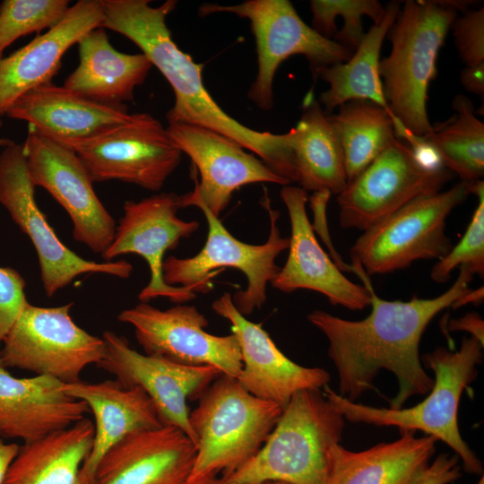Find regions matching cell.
<instances>
[{"label":"cell","instance_id":"1","mask_svg":"<svg viewBox=\"0 0 484 484\" xmlns=\"http://www.w3.org/2000/svg\"><path fill=\"white\" fill-rule=\"evenodd\" d=\"M453 285L432 298L414 297L409 301L385 300L372 286L371 312L358 321L314 310L307 320L328 341V356L336 368L338 394L356 402L364 393L376 390L380 370L392 372L399 390L389 408L401 409L414 395L428 393L434 379L423 368L419 356L421 337L432 319L469 290L473 274L463 267Z\"/></svg>","mask_w":484,"mask_h":484},{"label":"cell","instance_id":"2","mask_svg":"<svg viewBox=\"0 0 484 484\" xmlns=\"http://www.w3.org/2000/svg\"><path fill=\"white\" fill-rule=\"evenodd\" d=\"M102 28L129 39L142 50L170 84L175 103L167 113L169 124L185 123L223 134L258 155L275 174L297 183L292 132L277 134L258 132L229 116L203 85V65L183 52L173 41L166 23L177 1L158 7L148 0H101Z\"/></svg>","mask_w":484,"mask_h":484},{"label":"cell","instance_id":"3","mask_svg":"<svg viewBox=\"0 0 484 484\" xmlns=\"http://www.w3.org/2000/svg\"><path fill=\"white\" fill-rule=\"evenodd\" d=\"M469 5V1L408 0L401 6L387 33L391 52L379 63L396 137L410 132L420 138L432 131L427 99L438 53L458 11L463 13Z\"/></svg>","mask_w":484,"mask_h":484},{"label":"cell","instance_id":"4","mask_svg":"<svg viewBox=\"0 0 484 484\" xmlns=\"http://www.w3.org/2000/svg\"><path fill=\"white\" fill-rule=\"evenodd\" d=\"M482 350L483 344L470 337L462 339L456 351L439 347L425 354L421 362L433 371L434 384L428 396L413 407L391 409L365 405L341 396L328 385L322 388L323 393L345 420L396 427L400 432L422 431L452 448L465 471L482 475V463L462 437L458 425L461 396L478 376Z\"/></svg>","mask_w":484,"mask_h":484},{"label":"cell","instance_id":"5","mask_svg":"<svg viewBox=\"0 0 484 484\" xmlns=\"http://www.w3.org/2000/svg\"><path fill=\"white\" fill-rule=\"evenodd\" d=\"M345 419L320 389L293 394L258 453L228 476V484H325L330 448L340 444Z\"/></svg>","mask_w":484,"mask_h":484},{"label":"cell","instance_id":"6","mask_svg":"<svg viewBox=\"0 0 484 484\" xmlns=\"http://www.w3.org/2000/svg\"><path fill=\"white\" fill-rule=\"evenodd\" d=\"M189 413L196 456L187 481L228 476L262 448L283 408L247 392L236 377L220 375Z\"/></svg>","mask_w":484,"mask_h":484},{"label":"cell","instance_id":"7","mask_svg":"<svg viewBox=\"0 0 484 484\" xmlns=\"http://www.w3.org/2000/svg\"><path fill=\"white\" fill-rule=\"evenodd\" d=\"M262 204L270 219L269 237L262 245H250L233 237L220 219L201 202H191L188 206L200 208L206 219L207 238L195 255L186 258L169 256L163 261L165 283L187 288L195 294L206 293L213 288L212 280L220 269L234 268L243 272L247 280L245 290L231 295L234 306L244 316L261 308L267 298V284L281 269L275 259L290 245V238L281 235L278 226L280 212L271 207L266 194Z\"/></svg>","mask_w":484,"mask_h":484},{"label":"cell","instance_id":"8","mask_svg":"<svg viewBox=\"0 0 484 484\" xmlns=\"http://www.w3.org/2000/svg\"><path fill=\"white\" fill-rule=\"evenodd\" d=\"M217 13H233L250 22L257 54V73L247 95L265 111L273 106L275 73L289 57L304 56L315 80L319 70L346 62L354 53L315 32L288 0H247L229 5L207 3L198 10L201 17Z\"/></svg>","mask_w":484,"mask_h":484},{"label":"cell","instance_id":"9","mask_svg":"<svg viewBox=\"0 0 484 484\" xmlns=\"http://www.w3.org/2000/svg\"><path fill=\"white\" fill-rule=\"evenodd\" d=\"M470 194L461 181L410 202L364 231L350 248L352 264L374 275L403 270L418 260L442 259L453 246L445 232L446 219Z\"/></svg>","mask_w":484,"mask_h":484},{"label":"cell","instance_id":"10","mask_svg":"<svg viewBox=\"0 0 484 484\" xmlns=\"http://www.w3.org/2000/svg\"><path fill=\"white\" fill-rule=\"evenodd\" d=\"M72 306L42 307L28 302L2 342L4 366L63 384L80 381L84 368L100 360L104 341L73 322Z\"/></svg>","mask_w":484,"mask_h":484},{"label":"cell","instance_id":"11","mask_svg":"<svg viewBox=\"0 0 484 484\" xmlns=\"http://www.w3.org/2000/svg\"><path fill=\"white\" fill-rule=\"evenodd\" d=\"M454 174L424 169L411 146L395 137L337 194L340 225L366 231L421 196L438 193Z\"/></svg>","mask_w":484,"mask_h":484},{"label":"cell","instance_id":"12","mask_svg":"<svg viewBox=\"0 0 484 484\" xmlns=\"http://www.w3.org/2000/svg\"><path fill=\"white\" fill-rule=\"evenodd\" d=\"M22 145L14 142L0 154V203L31 240L39 258L46 294L52 297L83 273H106L128 278L133 271L125 260L96 263L65 246L39 209Z\"/></svg>","mask_w":484,"mask_h":484},{"label":"cell","instance_id":"13","mask_svg":"<svg viewBox=\"0 0 484 484\" xmlns=\"http://www.w3.org/2000/svg\"><path fill=\"white\" fill-rule=\"evenodd\" d=\"M62 144L77 154L93 182L119 180L150 191L162 188L182 155L148 113H134L130 122L94 138Z\"/></svg>","mask_w":484,"mask_h":484},{"label":"cell","instance_id":"14","mask_svg":"<svg viewBox=\"0 0 484 484\" xmlns=\"http://www.w3.org/2000/svg\"><path fill=\"white\" fill-rule=\"evenodd\" d=\"M33 186L46 189L66 211L73 238L102 255L111 245L116 222L93 189V180L77 154L29 126L22 144Z\"/></svg>","mask_w":484,"mask_h":484},{"label":"cell","instance_id":"15","mask_svg":"<svg viewBox=\"0 0 484 484\" xmlns=\"http://www.w3.org/2000/svg\"><path fill=\"white\" fill-rule=\"evenodd\" d=\"M117 319L134 327L137 342L147 355L183 366L213 367L236 378L242 369L236 335L206 332L208 320L194 306L177 304L160 310L141 302L120 312Z\"/></svg>","mask_w":484,"mask_h":484},{"label":"cell","instance_id":"16","mask_svg":"<svg viewBox=\"0 0 484 484\" xmlns=\"http://www.w3.org/2000/svg\"><path fill=\"white\" fill-rule=\"evenodd\" d=\"M103 355L96 365L126 387L141 388L152 401L164 426L182 430L196 447L187 401L199 399L221 372L210 366H183L140 353L111 331L102 334Z\"/></svg>","mask_w":484,"mask_h":484},{"label":"cell","instance_id":"17","mask_svg":"<svg viewBox=\"0 0 484 484\" xmlns=\"http://www.w3.org/2000/svg\"><path fill=\"white\" fill-rule=\"evenodd\" d=\"M166 129L170 140L191 159L201 177L200 182L195 179L192 192L179 196L180 208L199 201L219 218L229 204L233 193L244 186L290 184L223 134L185 123L169 124Z\"/></svg>","mask_w":484,"mask_h":484},{"label":"cell","instance_id":"18","mask_svg":"<svg viewBox=\"0 0 484 484\" xmlns=\"http://www.w3.org/2000/svg\"><path fill=\"white\" fill-rule=\"evenodd\" d=\"M179 208V195L174 193L125 202L124 216L116 227L114 239L101 255L106 261L130 253L144 258L151 271V280L138 295L141 302L165 297L180 304L196 297L189 289L168 285L163 280L165 253L177 247L182 238L190 237L199 228L196 220L178 218Z\"/></svg>","mask_w":484,"mask_h":484},{"label":"cell","instance_id":"19","mask_svg":"<svg viewBox=\"0 0 484 484\" xmlns=\"http://www.w3.org/2000/svg\"><path fill=\"white\" fill-rule=\"evenodd\" d=\"M212 309L231 324L242 356V369L237 379L253 395L284 408L297 392L321 390L328 385V371L304 367L290 359L261 324L249 321L238 312L230 293L225 292L213 301Z\"/></svg>","mask_w":484,"mask_h":484},{"label":"cell","instance_id":"20","mask_svg":"<svg viewBox=\"0 0 484 484\" xmlns=\"http://www.w3.org/2000/svg\"><path fill=\"white\" fill-rule=\"evenodd\" d=\"M280 194L289 213L291 235L288 259L271 281L272 287L285 293L314 290L324 295L332 305L350 310L370 306V291L345 277L316 240L306 210L307 192L288 185Z\"/></svg>","mask_w":484,"mask_h":484},{"label":"cell","instance_id":"21","mask_svg":"<svg viewBox=\"0 0 484 484\" xmlns=\"http://www.w3.org/2000/svg\"><path fill=\"white\" fill-rule=\"evenodd\" d=\"M195 456V445L177 428L139 431L103 455L93 484H186Z\"/></svg>","mask_w":484,"mask_h":484},{"label":"cell","instance_id":"22","mask_svg":"<svg viewBox=\"0 0 484 484\" xmlns=\"http://www.w3.org/2000/svg\"><path fill=\"white\" fill-rule=\"evenodd\" d=\"M101 0H80L44 34L0 57V118L26 92L51 83L65 53L89 31L101 27Z\"/></svg>","mask_w":484,"mask_h":484},{"label":"cell","instance_id":"23","mask_svg":"<svg viewBox=\"0 0 484 484\" xmlns=\"http://www.w3.org/2000/svg\"><path fill=\"white\" fill-rule=\"evenodd\" d=\"M48 376L16 377L0 358V437L31 442L85 418L87 404Z\"/></svg>","mask_w":484,"mask_h":484},{"label":"cell","instance_id":"24","mask_svg":"<svg viewBox=\"0 0 484 484\" xmlns=\"http://www.w3.org/2000/svg\"><path fill=\"white\" fill-rule=\"evenodd\" d=\"M6 116L23 120L39 134L62 143L86 141L130 122L122 106L99 103L48 83L19 98Z\"/></svg>","mask_w":484,"mask_h":484},{"label":"cell","instance_id":"25","mask_svg":"<svg viewBox=\"0 0 484 484\" xmlns=\"http://www.w3.org/2000/svg\"><path fill=\"white\" fill-rule=\"evenodd\" d=\"M63 390L83 401L94 417L91 451L82 467L93 482L103 455L127 436L164 426L150 397L138 387H126L117 380L64 384Z\"/></svg>","mask_w":484,"mask_h":484},{"label":"cell","instance_id":"26","mask_svg":"<svg viewBox=\"0 0 484 484\" xmlns=\"http://www.w3.org/2000/svg\"><path fill=\"white\" fill-rule=\"evenodd\" d=\"M393 442L359 452L333 445L325 484H411L430 463L437 440L402 431Z\"/></svg>","mask_w":484,"mask_h":484},{"label":"cell","instance_id":"27","mask_svg":"<svg viewBox=\"0 0 484 484\" xmlns=\"http://www.w3.org/2000/svg\"><path fill=\"white\" fill-rule=\"evenodd\" d=\"M77 44L80 63L64 87L106 105L133 101L134 89L143 83L153 66L149 58L143 53L117 51L102 27L89 31Z\"/></svg>","mask_w":484,"mask_h":484},{"label":"cell","instance_id":"28","mask_svg":"<svg viewBox=\"0 0 484 484\" xmlns=\"http://www.w3.org/2000/svg\"><path fill=\"white\" fill-rule=\"evenodd\" d=\"M87 418L39 439L23 443L3 484H93L82 472L93 444Z\"/></svg>","mask_w":484,"mask_h":484},{"label":"cell","instance_id":"29","mask_svg":"<svg viewBox=\"0 0 484 484\" xmlns=\"http://www.w3.org/2000/svg\"><path fill=\"white\" fill-rule=\"evenodd\" d=\"M291 131L299 187L339 194L348 180L339 131L331 114L317 100H310Z\"/></svg>","mask_w":484,"mask_h":484},{"label":"cell","instance_id":"30","mask_svg":"<svg viewBox=\"0 0 484 484\" xmlns=\"http://www.w3.org/2000/svg\"><path fill=\"white\" fill-rule=\"evenodd\" d=\"M401 6L402 4L398 1L387 4L382 21L374 24L365 33L349 60L317 72L315 80L320 78L329 85L328 89L320 94L318 100L326 114H332L335 108L348 101L369 100L383 107L392 115L379 74L380 51L384 39L395 22Z\"/></svg>","mask_w":484,"mask_h":484},{"label":"cell","instance_id":"31","mask_svg":"<svg viewBox=\"0 0 484 484\" xmlns=\"http://www.w3.org/2000/svg\"><path fill=\"white\" fill-rule=\"evenodd\" d=\"M454 115L436 124L420 137L439 155L443 166L460 177L462 182L481 180L484 176V124L476 117L471 101L456 95Z\"/></svg>","mask_w":484,"mask_h":484},{"label":"cell","instance_id":"32","mask_svg":"<svg viewBox=\"0 0 484 484\" xmlns=\"http://www.w3.org/2000/svg\"><path fill=\"white\" fill-rule=\"evenodd\" d=\"M338 108L331 116L339 131L349 182L396 137V123L386 109L369 100L348 101Z\"/></svg>","mask_w":484,"mask_h":484},{"label":"cell","instance_id":"33","mask_svg":"<svg viewBox=\"0 0 484 484\" xmlns=\"http://www.w3.org/2000/svg\"><path fill=\"white\" fill-rule=\"evenodd\" d=\"M310 8L311 28L352 52L365 35L362 16L377 24L385 13V6L377 0H311Z\"/></svg>","mask_w":484,"mask_h":484},{"label":"cell","instance_id":"34","mask_svg":"<svg viewBox=\"0 0 484 484\" xmlns=\"http://www.w3.org/2000/svg\"><path fill=\"white\" fill-rule=\"evenodd\" d=\"M69 4L67 0H4L0 4V57L20 37L56 26Z\"/></svg>","mask_w":484,"mask_h":484},{"label":"cell","instance_id":"35","mask_svg":"<svg viewBox=\"0 0 484 484\" xmlns=\"http://www.w3.org/2000/svg\"><path fill=\"white\" fill-rule=\"evenodd\" d=\"M465 183L470 193L478 196V205L459 243L432 267L430 278L438 283L446 282L457 267L480 278L484 276V182L481 179Z\"/></svg>","mask_w":484,"mask_h":484},{"label":"cell","instance_id":"36","mask_svg":"<svg viewBox=\"0 0 484 484\" xmlns=\"http://www.w3.org/2000/svg\"><path fill=\"white\" fill-rule=\"evenodd\" d=\"M454 45L465 66L484 64V8L469 9L451 26Z\"/></svg>","mask_w":484,"mask_h":484},{"label":"cell","instance_id":"37","mask_svg":"<svg viewBox=\"0 0 484 484\" xmlns=\"http://www.w3.org/2000/svg\"><path fill=\"white\" fill-rule=\"evenodd\" d=\"M25 286L24 279L16 270L0 267V345L28 303Z\"/></svg>","mask_w":484,"mask_h":484},{"label":"cell","instance_id":"38","mask_svg":"<svg viewBox=\"0 0 484 484\" xmlns=\"http://www.w3.org/2000/svg\"><path fill=\"white\" fill-rule=\"evenodd\" d=\"M459 457L439 454L411 484H450L461 477Z\"/></svg>","mask_w":484,"mask_h":484},{"label":"cell","instance_id":"39","mask_svg":"<svg viewBox=\"0 0 484 484\" xmlns=\"http://www.w3.org/2000/svg\"><path fill=\"white\" fill-rule=\"evenodd\" d=\"M331 193L327 191H319L315 192L309 198L310 207L313 210V212L315 214V218L317 220H320L319 222L316 224V227H322V229L320 231V234H325V243L329 249L331 250V255L333 258V262L338 266V268L341 271H347V272H355V269L352 265H349L347 264H344L341 261V256L337 254V252L334 250L330 237L328 235V231L325 223V209L327 203L330 199Z\"/></svg>","mask_w":484,"mask_h":484},{"label":"cell","instance_id":"40","mask_svg":"<svg viewBox=\"0 0 484 484\" xmlns=\"http://www.w3.org/2000/svg\"><path fill=\"white\" fill-rule=\"evenodd\" d=\"M449 331H465L471 337L477 339L484 345V321L475 312L467 313L462 317L452 319L448 325Z\"/></svg>","mask_w":484,"mask_h":484},{"label":"cell","instance_id":"41","mask_svg":"<svg viewBox=\"0 0 484 484\" xmlns=\"http://www.w3.org/2000/svg\"><path fill=\"white\" fill-rule=\"evenodd\" d=\"M460 81L468 91L483 97L484 64L474 66H465L460 73Z\"/></svg>","mask_w":484,"mask_h":484},{"label":"cell","instance_id":"42","mask_svg":"<svg viewBox=\"0 0 484 484\" xmlns=\"http://www.w3.org/2000/svg\"><path fill=\"white\" fill-rule=\"evenodd\" d=\"M20 445L15 443L6 444L0 437V484L4 483L7 471L19 452Z\"/></svg>","mask_w":484,"mask_h":484},{"label":"cell","instance_id":"43","mask_svg":"<svg viewBox=\"0 0 484 484\" xmlns=\"http://www.w3.org/2000/svg\"><path fill=\"white\" fill-rule=\"evenodd\" d=\"M484 297V290L483 286L477 290H471V289L463 295L462 296L454 305L453 308H458L461 307L466 304L469 303H480L483 300Z\"/></svg>","mask_w":484,"mask_h":484},{"label":"cell","instance_id":"44","mask_svg":"<svg viewBox=\"0 0 484 484\" xmlns=\"http://www.w3.org/2000/svg\"><path fill=\"white\" fill-rule=\"evenodd\" d=\"M186 484H228L222 478L217 476L204 477L199 480L186 481Z\"/></svg>","mask_w":484,"mask_h":484},{"label":"cell","instance_id":"45","mask_svg":"<svg viewBox=\"0 0 484 484\" xmlns=\"http://www.w3.org/2000/svg\"><path fill=\"white\" fill-rule=\"evenodd\" d=\"M13 142L7 138H0V147H6L9 144L13 143Z\"/></svg>","mask_w":484,"mask_h":484},{"label":"cell","instance_id":"46","mask_svg":"<svg viewBox=\"0 0 484 484\" xmlns=\"http://www.w3.org/2000/svg\"><path fill=\"white\" fill-rule=\"evenodd\" d=\"M262 484H290V483L282 482V481H267V482H264Z\"/></svg>","mask_w":484,"mask_h":484},{"label":"cell","instance_id":"47","mask_svg":"<svg viewBox=\"0 0 484 484\" xmlns=\"http://www.w3.org/2000/svg\"><path fill=\"white\" fill-rule=\"evenodd\" d=\"M477 484H484L483 475H481V478H480V480L478 481Z\"/></svg>","mask_w":484,"mask_h":484},{"label":"cell","instance_id":"48","mask_svg":"<svg viewBox=\"0 0 484 484\" xmlns=\"http://www.w3.org/2000/svg\"><path fill=\"white\" fill-rule=\"evenodd\" d=\"M2 124H3V123H2V121H1V119H0V127L2 126Z\"/></svg>","mask_w":484,"mask_h":484}]
</instances>
